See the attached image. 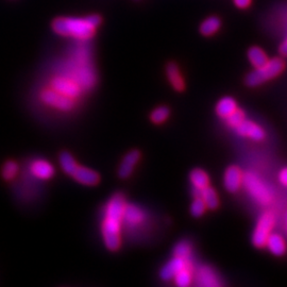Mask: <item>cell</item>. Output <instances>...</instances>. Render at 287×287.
Here are the masks:
<instances>
[{"label": "cell", "mask_w": 287, "mask_h": 287, "mask_svg": "<svg viewBox=\"0 0 287 287\" xmlns=\"http://www.w3.org/2000/svg\"><path fill=\"white\" fill-rule=\"evenodd\" d=\"M126 204L122 195H114L109 200L104 212L101 232L104 244L111 251L118 250L122 244L121 233Z\"/></svg>", "instance_id": "6da1fadb"}, {"label": "cell", "mask_w": 287, "mask_h": 287, "mask_svg": "<svg viewBox=\"0 0 287 287\" xmlns=\"http://www.w3.org/2000/svg\"><path fill=\"white\" fill-rule=\"evenodd\" d=\"M61 75L79 84L84 92L92 88L96 84V73L90 62L88 49L77 48L70 59L63 65Z\"/></svg>", "instance_id": "7a4b0ae2"}, {"label": "cell", "mask_w": 287, "mask_h": 287, "mask_svg": "<svg viewBox=\"0 0 287 287\" xmlns=\"http://www.w3.org/2000/svg\"><path fill=\"white\" fill-rule=\"evenodd\" d=\"M101 18L98 15H90L85 18L60 17L52 22L54 30L63 36H70L79 41L90 40L100 25Z\"/></svg>", "instance_id": "3957f363"}, {"label": "cell", "mask_w": 287, "mask_h": 287, "mask_svg": "<svg viewBox=\"0 0 287 287\" xmlns=\"http://www.w3.org/2000/svg\"><path fill=\"white\" fill-rule=\"evenodd\" d=\"M284 67L285 64L280 58L267 60L262 66L255 67L253 71L246 77V83L249 86H258L279 76L283 71Z\"/></svg>", "instance_id": "277c9868"}, {"label": "cell", "mask_w": 287, "mask_h": 287, "mask_svg": "<svg viewBox=\"0 0 287 287\" xmlns=\"http://www.w3.org/2000/svg\"><path fill=\"white\" fill-rule=\"evenodd\" d=\"M243 183L258 203L262 205H268L272 201L273 194L271 189L256 174L249 172L243 175Z\"/></svg>", "instance_id": "5b68a950"}, {"label": "cell", "mask_w": 287, "mask_h": 287, "mask_svg": "<svg viewBox=\"0 0 287 287\" xmlns=\"http://www.w3.org/2000/svg\"><path fill=\"white\" fill-rule=\"evenodd\" d=\"M50 88L60 95L67 97L74 101L80 98V96L84 92L79 84L63 75H59L51 80Z\"/></svg>", "instance_id": "8992f818"}, {"label": "cell", "mask_w": 287, "mask_h": 287, "mask_svg": "<svg viewBox=\"0 0 287 287\" xmlns=\"http://www.w3.org/2000/svg\"><path fill=\"white\" fill-rule=\"evenodd\" d=\"M273 226H275V216L272 213L266 212L260 215L252 235V243L255 247H265L266 241L270 235Z\"/></svg>", "instance_id": "52a82bcc"}, {"label": "cell", "mask_w": 287, "mask_h": 287, "mask_svg": "<svg viewBox=\"0 0 287 287\" xmlns=\"http://www.w3.org/2000/svg\"><path fill=\"white\" fill-rule=\"evenodd\" d=\"M41 99L46 106L60 111H70L75 106L74 100L60 95L51 88L43 90V93L41 94Z\"/></svg>", "instance_id": "ba28073f"}, {"label": "cell", "mask_w": 287, "mask_h": 287, "mask_svg": "<svg viewBox=\"0 0 287 287\" xmlns=\"http://www.w3.org/2000/svg\"><path fill=\"white\" fill-rule=\"evenodd\" d=\"M195 283L201 287H216L223 285L214 269L208 266H201L198 268L195 276Z\"/></svg>", "instance_id": "9c48e42d"}, {"label": "cell", "mask_w": 287, "mask_h": 287, "mask_svg": "<svg viewBox=\"0 0 287 287\" xmlns=\"http://www.w3.org/2000/svg\"><path fill=\"white\" fill-rule=\"evenodd\" d=\"M235 129H236V131L240 135L248 137V138H251V139L256 140V141L263 140L266 136L264 129L262 127H259L258 125H256L255 123L250 122V121L245 119Z\"/></svg>", "instance_id": "30bf717a"}, {"label": "cell", "mask_w": 287, "mask_h": 287, "mask_svg": "<svg viewBox=\"0 0 287 287\" xmlns=\"http://www.w3.org/2000/svg\"><path fill=\"white\" fill-rule=\"evenodd\" d=\"M187 266H192L189 259L175 256L161 269V272H160L161 278L166 281L172 280L176 276V273H178L181 269H183Z\"/></svg>", "instance_id": "8fae6325"}, {"label": "cell", "mask_w": 287, "mask_h": 287, "mask_svg": "<svg viewBox=\"0 0 287 287\" xmlns=\"http://www.w3.org/2000/svg\"><path fill=\"white\" fill-rule=\"evenodd\" d=\"M224 183L229 192H237L243 184V174L241 169L236 166H230L225 173Z\"/></svg>", "instance_id": "7c38bea8"}, {"label": "cell", "mask_w": 287, "mask_h": 287, "mask_svg": "<svg viewBox=\"0 0 287 287\" xmlns=\"http://www.w3.org/2000/svg\"><path fill=\"white\" fill-rule=\"evenodd\" d=\"M145 220V213L136 205L126 204L123 223L129 227H137Z\"/></svg>", "instance_id": "4fadbf2b"}, {"label": "cell", "mask_w": 287, "mask_h": 287, "mask_svg": "<svg viewBox=\"0 0 287 287\" xmlns=\"http://www.w3.org/2000/svg\"><path fill=\"white\" fill-rule=\"evenodd\" d=\"M71 176L77 182L88 186H94L99 182V175L86 167L78 166Z\"/></svg>", "instance_id": "5bb4252c"}, {"label": "cell", "mask_w": 287, "mask_h": 287, "mask_svg": "<svg viewBox=\"0 0 287 287\" xmlns=\"http://www.w3.org/2000/svg\"><path fill=\"white\" fill-rule=\"evenodd\" d=\"M139 158H140V154L137 150H133V151L128 152L125 155V158H124V160H123V162L119 166L118 176L122 179L128 178L130 175L132 174L133 169H134L135 165L137 164Z\"/></svg>", "instance_id": "9a60e30c"}, {"label": "cell", "mask_w": 287, "mask_h": 287, "mask_svg": "<svg viewBox=\"0 0 287 287\" xmlns=\"http://www.w3.org/2000/svg\"><path fill=\"white\" fill-rule=\"evenodd\" d=\"M31 174L41 180H47L50 179L52 176L55 175V169L49 162L44 160H36L31 164L30 167Z\"/></svg>", "instance_id": "2e32d148"}, {"label": "cell", "mask_w": 287, "mask_h": 287, "mask_svg": "<svg viewBox=\"0 0 287 287\" xmlns=\"http://www.w3.org/2000/svg\"><path fill=\"white\" fill-rule=\"evenodd\" d=\"M166 74H167V78H168L169 82L172 83V85L175 89L179 90V92L184 89V86H185L184 79H183V77H182L181 71L176 63H169L167 65Z\"/></svg>", "instance_id": "e0dca14e"}, {"label": "cell", "mask_w": 287, "mask_h": 287, "mask_svg": "<svg viewBox=\"0 0 287 287\" xmlns=\"http://www.w3.org/2000/svg\"><path fill=\"white\" fill-rule=\"evenodd\" d=\"M265 246L268 248L269 251L275 255H283L286 251V244L280 234L270 233Z\"/></svg>", "instance_id": "ac0fdd59"}, {"label": "cell", "mask_w": 287, "mask_h": 287, "mask_svg": "<svg viewBox=\"0 0 287 287\" xmlns=\"http://www.w3.org/2000/svg\"><path fill=\"white\" fill-rule=\"evenodd\" d=\"M237 109V104L233 98L231 97H224L221 98L217 106H216V113L221 118H227L234 111Z\"/></svg>", "instance_id": "d6986e66"}, {"label": "cell", "mask_w": 287, "mask_h": 287, "mask_svg": "<svg viewBox=\"0 0 287 287\" xmlns=\"http://www.w3.org/2000/svg\"><path fill=\"white\" fill-rule=\"evenodd\" d=\"M190 182L196 190H201L202 188L208 186L210 180H208L207 174L202 169H194L190 173Z\"/></svg>", "instance_id": "ffe728a7"}, {"label": "cell", "mask_w": 287, "mask_h": 287, "mask_svg": "<svg viewBox=\"0 0 287 287\" xmlns=\"http://www.w3.org/2000/svg\"><path fill=\"white\" fill-rule=\"evenodd\" d=\"M199 197L203 200L206 207L211 208V210H214V208L218 206L217 193L215 192L214 188L210 186H206L201 190H199Z\"/></svg>", "instance_id": "44dd1931"}, {"label": "cell", "mask_w": 287, "mask_h": 287, "mask_svg": "<svg viewBox=\"0 0 287 287\" xmlns=\"http://www.w3.org/2000/svg\"><path fill=\"white\" fill-rule=\"evenodd\" d=\"M220 25H221V21L218 17L210 16L202 21V23L200 26V32H201V34H203L205 36L213 35L219 30Z\"/></svg>", "instance_id": "7402d4cb"}, {"label": "cell", "mask_w": 287, "mask_h": 287, "mask_svg": "<svg viewBox=\"0 0 287 287\" xmlns=\"http://www.w3.org/2000/svg\"><path fill=\"white\" fill-rule=\"evenodd\" d=\"M248 58L254 67L262 66L268 60L265 52L259 47H252L248 51Z\"/></svg>", "instance_id": "603a6c76"}, {"label": "cell", "mask_w": 287, "mask_h": 287, "mask_svg": "<svg viewBox=\"0 0 287 287\" xmlns=\"http://www.w3.org/2000/svg\"><path fill=\"white\" fill-rule=\"evenodd\" d=\"M60 164L63 171L66 173L67 175H73L74 172L77 169L78 164L73 158V155L66 151H64L60 155Z\"/></svg>", "instance_id": "cb8c5ba5"}, {"label": "cell", "mask_w": 287, "mask_h": 287, "mask_svg": "<svg viewBox=\"0 0 287 287\" xmlns=\"http://www.w3.org/2000/svg\"><path fill=\"white\" fill-rule=\"evenodd\" d=\"M192 267L193 266H187L183 269H181L178 273H176V276L174 277L176 285H178L180 287H187L192 284V282H193Z\"/></svg>", "instance_id": "d4e9b609"}, {"label": "cell", "mask_w": 287, "mask_h": 287, "mask_svg": "<svg viewBox=\"0 0 287 287\" xmlns=\"http://www.w3.org/2000/svg\"><path fill=\"white\" fill-rule=\"evenodd\" d=\"M174 254L175 256H179L185 259L190 258L192 254V245L187 241H181L179 242L176 247L174 248Z\"/></svg>", "instance_id": "484cf974"}, {"label": "cell", "mask_w": 287, "mask_h": 287, "mask_svg": "<svg viewBox=\"0 0 287 287\" xmlns=\"http://www.w3.org/2000/svg\"><path fill=\"white\" fill-rule=\"evenodd\" d=\"M150 117H151V121L154 124H156V125L162 124L169 117V109L167 107L156 108L155 110H153Z\"/></svg>", "instance_id": "4316f807"}, {"label": "cell", "mask_w": 287, "mask_h": 287, "mask_svg": "<svg viewBox=\"0 0 287 287\" xmlns=\"http://www.w3.org/2000/svg\"><path fill=\"white\" fill-rule=\"evenodd\" d=\"M18 173V166L15 162H12V161H9L5 164L4 166V169H3V176H4V179L6 180H12L13 178H15V176L17 175Z\"/></svg>", "instance_id": "83f0119b"}, {"label": "cell", "mask_w": 287, "mask_h": 287, "mask_svg": "<svg viewBox=\"0 0 287 287\" xmlns=\"http://www.w3.org/2000/svg\"><path fill=\"white\" fill-rule=\"evenodd\" d=\"M226 119H227L228 125L230 127L236 128L237 126H240L245 121V113L242 110L236 109L229 117H227Z\"/></svg>", "instance_id": "f1b7e54d"}, {"label": "cell", "mask_w": 287, "mask_h": 287, "mask_svg": "<svg viewBox=\"0 0 287 287\" xmlns=\"http://www.w3.org/2000/svg\"><path fill=\"white\" fill-rule=\"evenodd\" d=\"M206 210V205L200 197H197L190 205V213L195 217H200Z\"/></svg>", "instance_id": "f546056e"}, {"label": "cell", "mask_w": 287, "mask_h": 287, "mask_svg": "<svg viewBox=\"0 0 287 287\" xmlns=\"http://www.w3.org/2000/svg\"><path fill=\"white\" fill-rule=\"evenodd\" d=\"M234 4L240 9H246L250 6L251 0H234Z\"/></svg>", "instance_id": "4dcf8cb0"}, {"label": "cell", "mask_w": 287, "mask_h": 287, "mask_svg": "<svg viewBox=\"0 0 287 287\" xmlns=\"http://www.w3.org/2000/svg\"><path fill=\"white\" fill-rule=\"evenodd\" d=\"M279 180L284 186H287V168H284L279 174Z\"/></svg>", "instance_id": "1f68e13d"}, {"label": "cell", "mask_w": 287, "mask_h": 287, "mask_svg": "<svg viewBox=\"0 0 287 287\" xmlns=\"http://www.w3.org/2000/svg\"><path fill=\"white\" fill-rule=\"evenodd\" d=\"M280 52L283 56H287V40L283 42V44L280 47Z\"/></svg>", "instance_id": "d6a6232c"}]
</instances>
